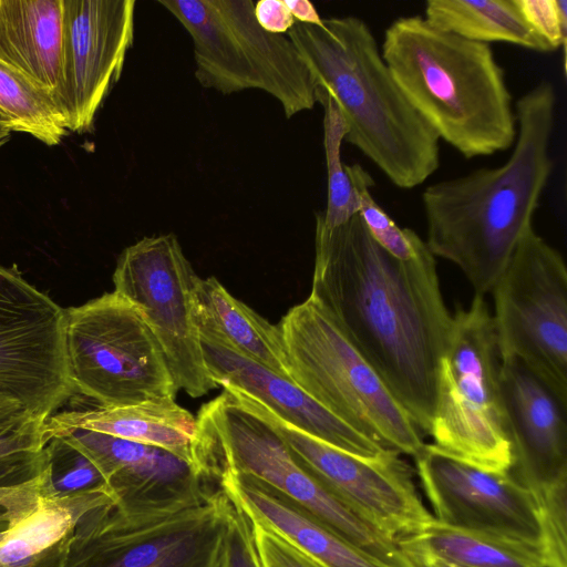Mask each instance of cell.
<instances>
[{"mask_svg": "<svg viewBox=\"0 0 567 567\" xmlns=\"http://www.w3.org/2000/svg\"><path fill=\"white\" fill-rule=\"evenodd\" d=\"M310 296L429 435L452 315L425 241L413 258L400 260L372 238L358 214L333 228L317 214Z\"/></svg>", "mask_w": 567, "mask_h": 567, "instance_id": "6da1fadb", "label": "cell"}, {"mask_svg": "<svg viewBox=\"0 0 567 567\" xmlns=\"http://www.w3.org/2000/svg\"><path fill=\"white\" fill-rule=\"evenodd\" d=\"M557 96L540 81L515 103L517 136L507 161L429 185L422 193L424 240L453 262L475 295L491 292L533 220L550 179Z\"/></svg>", "mask_w": 567, "mask_h": 567, "instance_id": "7a4b0ae2", "label": "cell"}, {"mask_svg": "<svg viewBox=\"0 0 567 567\" xmlns=\"http://www.w3.org/2000/svg\"><path fill=\"white\" fill-rule=\"evenodd\" d=\"M286 35L317 85L337 103L344 142L398 188L422 185L440 167V140L393 79L368 23L355 16L295 22Z\"/></svg>", "mask_w": 567, "mask_h": 567, "instance_id": "3957f363", "label": "cell"}, {"mask_svg": "<svg viewBox=\"0 0 567 567\" xmlns=\"http://www.w3.org/2000/svg\"><path fill=\"white\" fill-rule=\"evenodd\" d=\"M380 51L410 104L464 158L513 147L515 105L489 44L409 16L385 29Z\"/></svg>", "mask_w": 567, "mask_h": 567, "instance_id": "277c9868", "label": "cell"}, {"mask_svg": "<svg viewBox=\"0 0 567 567\" xmlns=\"http://www.w3.org/2000/svg\"><path fill=\"white\" fill-rule=\"evenodd\" d=\"M236 507L219 487L84 514L63 567H224Z\"/></svg>", "mask_w": 567, "mask_h": 567, "instance_id": "5b68a950", "label": "cell"}, {"mask_svg": "<svg viewBox=\"0 0 567 567\" xmlns=\"http://www.w3.org/2000/svg\"><path fill=\"white\" fill-rule=\"evenodd\" d=\"M278 326L293 383L381 447L421 452L424 433L320 302L309 295Z\"/></svg>", "mask_w": 567, "mask_h": 567, "instance_id": "8992f818", "label": "cell"}, {"mask_svg": "<svg viewBox=\"0 0 567 567\" xmlns=\"http://www.w3.org/2000/svg\"><path fill=\"white\" fill-rule=\"evenodd\" d=\"M196 421L195 453L216 477L220 468L250 477L386 566L414 567L396 542L359 518L303 470L277 430L229 390L205 403Z\"/></svg>", "mask_w": 567, "mask_h": 567, "instance_id": "52a82bcc", "label": "cell"}, {"mask_svg": "<svg viewBox=\"0 0 567 567\" xmlns=\"http://www.w3.org/2000/svg\"><path fill=\"white\" fill-rule=\"evenodd\" d=\"M501 355L485 296L452 315L436 379L429 435L443 454L476 468L505 474L512 449L499 394Z\"/></svg>", "mask_w": 567, "mask_h": 567, "instance_id": "ba28073f", "label": "cell"}, {"mask_svg": "<svg viewBox=\"0 0 567 567\" xmlns=\"http://www.w3.org/2000/svg\"><path fill=\"white\" fill-rule=\"evenodd\" d=\"M65 351L76 392L96 405L176 398L178 390L142 312L115 291L65 309Z\"/></svg>", "mask_w": 567, "mask_h": 567, "instance_id": "9c48e42d", "label": "cell"}, {"mask_svg": "<svg viewBox=\"0 0 567 567\" xmlns=\"http://www.w3.org/2000/svg\"><path fill=\"white\" fill-rule=\"evenodd\" d=\"M491 293L501 360H520L567 398V268L561 254L533 229Z\"/></svg>", "mask_w": 567, "mask_h": 567, "instance_id": "30bf717a", "label": "cell"}, {"mask_svg": "<svg viewBox=\"0 0 567 567\" xmlns=\"http://www.w3.org/2000/svg\"><path fill=\"white\" fill-rule=\"evenodd\" d=\"M224 389L264 416L303 470L386 538L399 543L420 534L434 520L416 486L414 467L398 451L386 450L374 457L350 454L290 425L246 394Z\"/></svg>", "mask_w": 567, "mask_h": 567, "instance_id": "8fae6325", "label": "cell"}, {"mask_svg": "<svg viewBox=\"0 0 567 567\" xmlns=\"http://www.w3.org/2000/svg\"><path fill=\"white\" fill-rule=\"evenodd\" d=\"M195 274L174 234L126 247L113 274L114 291L142 312L177 390L199 398L218 385L204 361L193 308Z\"/></svg>", "mask_w": 567, "mask_h": 567, "instance_id": "7c38bea8", "label": "cell"}, {"mask_svg": "<svg viewBox=\"0 0 567 567\" xmlns=\"http://www.w3.org/2000/svg\"><path fill=\"white\" fill-rule=\"evenodd\" d=\"M78 393L65 351V309L0 266V396L45 421Z\"/></svg>", "mask_w": 567, "mask_h": 567, "instance_id": "4fadbf2b", "label": "cell"}, {"mask_svg": "<svg viewBox=\"0 0 567 567\" xmlns=\"http://www.w3.org/2000/svg\"><path fill=\"white\" fill-rule=\"evenodd\" d=\"M413 458L437 522L539 546L546 555L539 496L508 472L476 468L426 443Z\"/></svg>", "mask_w": 567, "mask_h": 567, "instance_id": "5bb4252c", "label": "cell"}, {"mask_svg": "<svg viewBox=\"0 0 567 567\" xmlns=\"http://www.w3.org/2000/svg\"><path fill=\"white\" fill-rule=\"evenodd\" d=\"M135 0H62L61 84L55 104L82 134L121 78L134 41Z\"/></svg>", "mask_w": 567, "mask_h": 567, "instance_id": "9a60e30c", "label": "cell"}, {"mask_svg": "<svg viewBox=\"0 0 567 567\" xmlns=\"http://www.w3.org/2000/svg\"><path fill=\"white\" fill-rule=\"evenodd\" d=\"M508 473L530 491L567 481V398L516 358L501 360Z\"/></svg>", "mask_w": 567, "mask_h": 567, "instance_id": "2e32d148", "label": "cell"}, {"mask_svg": "<svg viewBox=\"0 0 567 567\" xmlns=\"http://www.w3.org/2000/svg\"><path fill=\"white\" fill-rule=\"evenodd\" d=\"M200 343L207 370L218 386L246 394L290 425L341 451L361 457L386 451L332 415L289 378L206 338H200Z\"/></svg>", "mask_w": 567, "mask_h": 567, "instance_id": "e0dca14e", "label": "cell"}, {"mask_svg": "<svg viewBox=\"0 0 567 567\" xmlns=\"http://www.w3.org/2000/svg\"><path fill=\"white\" fill-rule=\"evenodd\" d=\"M55 435H65L94 462L116 503L169 499L217 485L161 447L83 430Z\"/></svg>", "mask_w": 567, "mask_h": 567, "instance_id": "ac0fdd59", "label": "cell"}, {"mask_svg": "<svg viewBox=\"0 0 567 567\" xmlns=\"http://www.w3.org/2000/svg\"><path fill=\"white\" fill-rule=\"evenodd\" d=\"M218 485L250 519L281 536L321 567H389L250 477L220 468Z\"/></svg>", "mask_w": 567, "mask_h": 567, "instance_id": "d6986e66", "label": "cell"}, {"mask_svg": "<svg viewBox=\"0 0 567 567\" xmlns=\"http://www.w3.org/2000/svg\"><path fill=\"white\" fill-rule=\"evenodd\" d=\"M210 1L238 40L257 89L275 97L287 118L311 110L317 83L292 41L261 28L250 0Z\"/></svg>", "mask_w": 567, "mask_h": 567, "instance_id": "ffe728a7", "label": "cell"}, {"mask_svg": "<svg viewBox=\"0 0 567 567\" xmlns=\"http://www.w3.org/2000/svg\"><path fill=\"white\" fill-rule=\"evenodd\" d=\"M83 430L166 450L196 465V417L174 398H158L122 406L56 412L44 422L45 436ZM200 472V471H199ZM202 473V472H200ZM203 474V473H202Z\"/></svg>", "mask_w": 567, "mask_h": 567, "instance_id": "44dd1931", "label": "cell"}, {"mask_svg": "<svg viewBox=\"0 0 567 567\" xmlns=\"http://www.w3.org/2000/svg\"><path fill=\"white\" fill-rule=\"evenodd\" d=\"M62 0H0V61L54 100L61 84Z\"/></svg>", "mask_w": 567, "mask_h": 567, "instance_id": "7402d4cb", "label": "cell"}, {"mask_svg": "<svg viewBox=\"0 0 567 567\" xmlns=\"http://www.w3.org/2000/svg\"><path fill=\"white\" fill-rule=\"evenodd\" d=\"M193 308L199 338L226 346L289 378L279 326L236 299L215 277L196 278Z\"/></svg>", "mask_w": 567, "mask_h": 567, "instance_id": "603a6c76", "label": "cell"}, {"mask_svg": "<svg viewBox=\"0 0 567 567\" xmlns=\"http://www.w3.org/2000/svg\"><path fill=\"white\" fill-rule=\"evenodd\" d=\"M189 34L195 76L221 94L257 89L254 72L235 34L210 0H158Z\"/></svg>", "mask_w": 567, "mask_h": 567, "instance_id": "cb8c5ba5", "label": "cell"}, {"mask_svg": "<svg viewBox=\"0 0 567 567\" xmlns=\"http://www.w3.org/2000/svg\"><path fill=\"white\" fill-rule=\"evenodd\" d=\"M111 503L116 498L109 489L74 498L41 497L37 509L0 543V567H63L78 520Z\"/></svg>", "mask_w": 567, "mask_h": 567, "instance_id": "d4e9b609", "label": "cell"}, {"mask_svg": "<svg viewBox=\"0 0 567 567\" xmlns=\"http://www.w3.org/2000/svg\"><path fill=\"white\" fill-rule=\"evenodd\" d=\"M44 422L28 419L0 427V533L39 506L48 471Z\"/></svg>", "mask_w": 567, "mask_h": 567, "instance_id": "484cf974", "label": "cell"}, {"mask_svg": "<svg viewBox=\"0 0 567 567\" xmlns=\"http://www.w3.org/2000/svg\"><path fill=\"white\" fill-rule=\"evenodd\" d=\"M424 19L470 41L505 42L539 53L554 52L525 21L515 0H427Z\"/></svg>", "mask_w": 567, "mask_h": 567, "instance_id": "4316f807", "label": "cell"}, {"mask_svg": "<svg viewBox=\"0 0 567 567\" xmlns=\"http://www.w3.org/2000/svg\"><path fill=\"white\" fill-rule=\"evenodd\" d=\"M460 567H548L542 547L434 520L410 537Z\"/></svg>", "mask_w": 567, "mask_h": 567, "instance_id": "83f0119b", "label": "cell"}, {"mask_svg": "<svg viewBox=\"0 0 567 567\" xmlns=\"http://www.w3.org/2000/svg\"><path fill=\"white\" fill-rule=\"evenodd\" d=\"M0 113L14 132L30 134L48 146L60 144L69 132L53 97L2 61Z\"/></svg>", "mask_w": 567, "mask_h": 567, "instance_id": "f1b7e54d", "label": "cell"}, {"mask_svg": "<svg viewBox=\"0 0 567 567\" xmlns=\"http://www.w3.org/2000/svg\"><path fill=\"white\" fill-rule=\"evenodd\" d=\"M317 103L323 109V148L327 167V207L318 213L328 228L337 227L359 213V197L341 161L346 124L332 96L320 85L316 89Z\"/></svg>", "mask_w": 567, "mask_h": 567, "instance_id": "f546056e", "label": "cell"}, {"mask_svg": "<svg viewBox=\"0 0 567 567\" xmlns=\"http://www.w3.org/2000/svg\"><path fill=\"white\" fill-rule=\"evenodd\" d=\"M48 472L41 497L74 498L109 489L94 462L65 435H53L45 444Z\"/></svg>", "mask_w": 567, "mask_h": 567, "instance_id": "4dcf8cb0", "label": "cell"}, {"mask_svg": "<svg viewBox=\"0 0 567 567\" xmlns=\"http://www.w3.org/2000/svg\"><path fill=\"white\" fill-rule=\"evenodd\" d=\"M347 174L359 197V217L372 238L393 257L409 260L423 240L414 230L401 228L371 194L374 182L358 163L346 165Z\"/></svg>", "mask_w": 567, "mask_h": 567, "instance_id": "1f68e13d", "label": "cell"}, {"mask_svg": "<svg viewBox=\"0 0 567 567\" xmlns=\"http://www.w3.org/2000/svg\"><path fill=\"white\" fill-rule=\"evenodd\" d=\"M528 25L555 51L566 48V0H515Z\"/></svg>", "mask_w": 567, "mask_h": 567, "instance_id": "d6a6232c", "label": "cell"}, {"mask_svg": "<svg viewBox=\"0 0 567 567\" xmlns=\"http://www.w3.org/2000/svg\"><path fill=\"white\" fill-rule=\"evenodd\" d=\"M250 522L258 567H321L268 527Z\"/></svg>", "mask_w": 567, "mask_h": 567, "instance_id": "836d02e7", "label": "cell"}, {"mask_svg": "<svg viewBox=\"0 0 567 567\" xmlns=\"http://www.w3.org/2000/svg\"><path fill=\"white\" fill-rule=\"evenodd\" d=\"M235 507L224 567H258L252 543L251 522L241 509L236 505Z\"/></svg>", "mask_w": 567, "mask_h": 567, "instance_id": "e575fe53", "label": "cell"}, {"mask_svg": "<svg viewBox=\"0 0 567 567\" xmlns=\"http://www.w3.org/2000/svg\"><path fill=\"white\" fill-rule=\"evenodd\" d=\"M255 17L265 30L286 34L296 22L285 0H261L255 3Z\"/></svg>", "mask_w": 567, "mask_h": 567, "instance_id": "d590c367", "label": "cell"}, {"mask_svg": "<svg viewBox=\"0 0 567 567\" xmlns=\"http://www.w3.org/2000/svg\"><path fill=\"white\" fill-rule=\"evenodd\" d=\"M398 545L414 567H460L433 555L413 538L402 539Z\"/></svg>", "mask_w": 567, "mask_h": 567, "instance_id": "8d00e7d4", "label": "cell"}, {"mask_svg": "<svg viewBox=\"0 0 567 567\" xmlns=\"http://www.w3.org/2000/svg\"><path fill=\"white\" fill-rule=\"evenodd\" d=\"M34 417L23 405L14 400L0 396V427H4Z\"/></svg>", "mask_w": 567, "mask_h": 567, "instance_id": "74e56055", "label": "cell"}, {"mask_svg": "<svg viewBox=\"0 0 567 567\" xmlns=\"http://www.w3.org/2000/svg\"><path fill=\"white\" fill-rule=\"evenodd\" d=\"M296 22L321 24L322 18L308 0H285Z\"/></svg>", "mask_w": 567, "mask_h": 567, "instance_id": "f35d334b", "label": "cell"}, {"mask_svg": "<svg viewBox=\"0 0 567 567\" xmlns=\"http://www.w3.org/2000/svg\"><path fill=\"white\" fill-rule=\"evenodd\" d=\"M12 132L14 131L11 122L2 113H0V148L7 142H9Z\"/></svg>", "mask_w": 567, "mask_h": 567, "instance_id": "ab89813d", "label": "cell"}, {"mask_svg": "<svg viewBox=\"0 0 567 567\" xmlns=\"http://www.w3.org/2000/svg\"><path fill=\"white\" fill-rule=\"evenodd\" d=\"M8 534H9V530L0 533V543L7 538Z\"/></svg>", "mask_w": 567, "mask_h": 567, "instance_id": "60d3db41", "label": "cell"}]
</instances>
